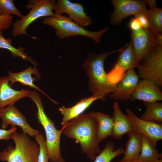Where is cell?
Listing matches in <instances>:
<instances>
[{
	"mask_svg": "<svg viewBox=\"0 0 162 162\" xmlns=\"http://www.w3.org/2000/svg\"><path fill=\"white\" fill-rule=\"evenodd\" d=\"M62 134L79 142L82 153L94 160L100 151L97 140L98 123L95 112L81 114L63 126Z\"/></svg>",
	"mask_w": 162,
	"mask_h": 162,
	"instance_id": "6da1fadb",
	"label": "cell"
},
{
	"mask_svg": "<svg viewBox=\"0 0 162 162\" xmlns=\"http://www.w3.org/2000/svg\"><path fill=\"white\" fill-rule=\"evenodd\" d=\"M117 50L100 54L90 53L82 64L89 78L88 88L93 95L100 97L101 100H105L106 95L114 92L117 85L110 83L108 81L104 69V63L110 55L122 52L127 46Z\"/></svg>",
	"mask_w": 162,
	"mask_h": 162,
	"instance_id": "7a4b0ae2",
	"label": "cell"
},
{
	"mask_svg": "<svg viewBox=\"0 0 162 162\" xmlns=\"http://www.w3.org/2000/svg\"><path fill=\"white\" fill-rule=\"evenodd\" d=\"M28 97L35 104L37 108V117L43 126L46 136V144L51 162H65L60 151V136L62 129L57 130L54 123L45 112L41 98L35 90L31 91Z\"/></svg>",
	"mask_w": 162,
	"mask_h": 162,
	"instance_id": "3957f363",
	"label": "cell"
},
{
	"mask_svg": "<svg viewBox=\"0 0 162 162\" xmlns=\"http://www.w3.org/2000/svg\"><path fill=\"white\" fill-rule=\"evenodd\" d=\"M10 139L15 142V147L7 146L0 152V160L7 162H38L40 151L38 144L23 132L16 131L12 133Z\"/></svg>",
	"mask_w": 162,
	"mask_h": 162,
	"instance_id": "277c9868",
	"label": "cell"
},
{
	"mask_svg": "<svg viewBox=\"0 0 162 162\" xmlns=\"http://www.w3.org/2000/svg\"><path fill=\"white\" fill-rule=\"evenodd\" d=\"M42 22L55 30L56 35L60 39L79 35L89 38L96 43L99 44L101 38L108 30L107 26L98 31L92 32L85 29L75 22L68 17L62 14L44 17Z\"/></svg>",
	"mask_w": 162,
	"mask_h": 162,
	"instance_id": "5b68a950",
	"label": "cell"
},
{
	"mask_svg": "<svg viewBox=\"0 0 162 162\" xmlns=\"http://www.w3.org/2000/svg\"><path fill=\"white\" fill-rule=\"evenodd\" d=\"M25 7L30 9L29 12L20 19H17L12 25V34L14 37L29 35L26 30L34 21L42 17L50 16L55 15L53 8L56 1L54 0H30Z\"/></svg>",
	"mask_w": 162,
	"mask_h": 162,
	"instance_id": "8992f818",
	"label": "cell"
},
{
	"mask_svg": "<svg viewBox=\"0 0 162 162\" xmlns=\"http://www.w3.org/2000/svg\"><path fill=\"white\" fill-rule=\"evenodd\" d=\"M138 68L139 77L149 80L158 88L162 87V47L156 46L142 61Z\"/></svg>",
	"mask_w": 162,
	"mask_h": 162,
	"instance_id": "52a82bcc",
	"label": "cell"
},
{
	"mask_svg": "<svg viewBox=\"0 0 162 162\" xmlns=\"http://www.w3.org/2000/svg\"><path fill=\"white\" fill-rule=\"evenodd\" d=\"M140 67L136 61L130 40L119 55L117 61L111 70L107 74V78L111 84L117 85L129 69Z\"/></svg>",
	"mask_w": 162,
	"mask_h": 162,
	"instance_id": "ba28073f",
	"label": "cell"
},
{
	"mask_svg": "<svg viewBox=\"0 0 162 162\" xmlns=\"http://www.w3.org/2000/svg\"><path fill=\"white\" fill-rule=\"evenodd\" d=\"M114 10L110 17L113 25L120 24L124 18L131 15L145 14L148 9L145 0H112Z\"/></svg>",
	"mask_w": 162,
	"mask_h": 162,
	"instance_id": "9c48e42d",
	"label": "cell"
},
{
	"mask_svg": "<svg viewBox=\"0 0 162 162\" xmlns=\"http://www.w3.org/2000/svg\"><path fill=\"white\" fill-rule=\"evenodd\" d=\"M131 36L135 58L140 64L156 47L154 34L150 29L142 28L137 31H131Z\"/></svg>",
	"mask_w": 162,
	"mask_h": 162,
	"instance_id": "30bf717a",
	"label": "cell"
},
{
	"mask_svg": "<svg viewBox=\"0 0 162 162\" xmlns=\"http://www.w3.org/2000/svg\"><path fill=\"white\" fill-rule=\"evenodd\" d=\"M53 10L55 14H67L70 19L82 27L92 23L91 18L85 12L83 6L80 3L68 0H58L54 5Z\"/></svg>",
	"mask_w": 162,
	"mask_h": 162,
	"instance_id": "8fae6325",
	"label": "cell"
},
{
	"mask_svg": "<svg viewBox=\"0 0 162 162\" xmlns=\"http://www.w3.org/2000/svg\"><path fill=\"white\" fill-rule=\"evenodd\" d=\"M0 118L2 120L1 129H5L9 125H17L21 128L23 132L32 137L39 132L29 125L26 117L14 104L0 109Z\"/></svg>",
	"mask_w": 162,
	"mask_h": 162,
	"instance_id": "7c38bea8",
	"label": "cell"
},
{
	"mask_svg": "<svg viewBox=\"0 0 162 162\" xmlns=\"http://www.w3.org/2000/svg\"><path fill=\"white\" fill-rule=\"evenodd\" d=\"M127 117L132 122L134 129L147 137L156 147L158 141L162 139V125L153 122L142 120L137 116L130 109H126Z\"/></svg>",
	"mask_w": 162,
	"mask_h": 162,
	"instance_id": "4fadbf2b",
	"label": "cell"
},
{
	"mask_svg": "<svg viewBox=\"0 0 162 162\" xmlns=\"http://www.w3.org/2000/svg\"><path fill=\"white\" fill-rule=\"evenodd\" d=\"M141 100L152 103L162 100V92L153 82L146 79L139 80L129 100Z\"/></svg>",
	"mask_w": 162,
	"mask_h": 162,
	"instance_id": "5bb4252c",
	"label": "cell"
},
{
	"mask_svg": "<svg viewBox=\"0 0 162 162\" xmlns=\"http://www.w3.org/2000/svg\"><path fill=\"white\" fill-rule=\"evenodd\" d=\"M139 78L134 68L128 70L117 84L116 89L112 93L110 98L121 101L129 100L130 95L137 86Z\"/></svg>",
	"mask_w": 162,
	"mask_h": 162,
	"instance_id": "9a60e30c",
	"label": "cell"
},
{
	"mask_svg": "<svg viewBox=\"0 0 162 162\" xmlns=\"http://www.w3.org/2000/svg\"><path fill=\"white\" fill-rule=\"evenodd\" d=\"M30 91L23 89L15 90L10 85L8 76L0 77V109L14 104L22 98L28 97Z\"/></svg>",
	"mask_w": 162,
	"mask_h": 162,
	"instance_id": "2e32d148",
	"label": "cell"
},
{
	"mask_svg": "<svg viewBox=\"0 0 162 162\" xmlns=\"http://www.w3.org/2000/svg\"><path fill=\"white\" fill-rule=\"evenodd\" d=\"M10 85L11 86L16 82H19L23 85L29 86L40 92L47 97L54 104L58 103L48 96L42 90L34 83V81L40 79V73L36 65L33 68L30 66L25 70L17 73H13L9 70L8 71Z\"/></svg>",
	"mask_w": 162,
	"mask_h": 162,
	"instance_id": "e0dca14e",
	"label": "cell"
},
{
	"mask_svg": "<svg viewBox=\"0 0 162 162\" xmlns=\"http://www.w3.org/2000/svg\"><path fill=\"white\" fill-rule=\"evenodd\" d=\"M113 110V124L111 136L117 140L121 139L124 135L128 134L134 129L132 122L122 112L117 102L114 103Z\"/></svg>",
	"mask_w": 162,
	"mask_h": 162,
	"instance_id": "ac0fdd59",
	"label": "cell"
},
{
	"mask_svg": "<svg viewBox=\"0 0 162 162\" xmlns=\"http://www.w3.org/2000/svg\"><path fill=\"white\" fill-rule=\"evenodd\" d=\"M98 99L101 100L100 97L93 95L90 97L82 99L71 107L67 108L63 106L60 108L59 110L63 116L62 125H64L81 114L94 101Z\"/></svg>",
	"mask_w": 162,
	"mask_h": 162,
	"instance_id": "d6986e66",
	"label": "cell"
},
{
	"mask_svg": "<svg viewBox=\"0 0 162 162\" xmlns=\"http://www.w3.org/2000/svg\"><path fill=\"white\" fill-rule=\"evenodd\" d=\"M128 138L122 161H128L138 158L142 145V134L135 130L128 134Z\"/></svg>",
	"mask_w": 162,
	"mask_h": 162,
	"instance_id": "ffe728a7",
	"label": "cell"
},
{
	"mask_svg": "<svg viewBox=\"0 0 162 162\" xmlns=\"http://www.w3.org/2000/svg\"><path fill=\"white\" fill-rule=\"evenodd\" d=\"M95 116L98 123L97 140L99 143L112 135L113 118L99 112H95Z\"/></svg>",
	"mask_w": 162,
	"mask_h": 162,
	"instance_id": "44dd1931",
	"label": "cell"
},
{
	"mask_svg": "<svg viewBox=\"0 0 162 162\" xmlns=\"http://www.w3.org/2000/svg\"><path fill=\"white\" fill-rule=\"evenodd\" d=\"M149 139L142 134V145L138 159L142 162H159L162 158V154H159Z\"/></svg>",
	"mask_w": 162,
	"mask_h": 162,
	"instance_id": "7402d4cb",
	"label": "cell"
},
{
	"mask_svg": "<svg viewBox=\"0 0 162 162\" xmlns=\"http://www.w3.org/2000/svg\"><path fill=\"white\" fill-rule=\"evenodd\" d=\"M2 31H0V49L8 50L13 57H20L22 59L27 60L34 65H38L37 63L32 59V57L28 56L24 52L25 49L22 46L15 47L12 45V40L10 38H5L3 36Z\"/></svg>",
	"mask_w": 162,
	"mask_h": 162,
	"instance_id": "603a6c76",
	"label": "cell"
},
{
	"mask_svg": "<svg viewBox=\"0 0 162 162\" xmlns=\"http://www.w3.org/2000/svg\"><path fill=\"white\" fill-rule=\"evenodd\" d=\"M146 111L140 118L146 121L159 123L162 122V103L144 102Z\"/></svg>",
	"mask_w": 162,
	"mask_h": 162,
	"instance_id": "cb8c5ba5",
	"label": "cell"
},
{
	"mask_svg": "<svg viewBox=\"0 0 162 162\" xmlns=\"http://www.w3.org/2000/svg\"><path fill=\"white\" fill-rule=\"evenodd\" d=\"M144 15L148 21L149 29L154 34H162V9L156 7L148 10Z\"/></svg>",
	"mask_w": 162,
	"mask_h": 162,
	"instance_id": "d4e9b609",
	"label": "cell"
},
{
	"mask_svg": "<svg viewBox=\"0 0 162 162\" xmlns=\"http://www.w3.org/2000/svg\"><path fill=\"white\" fill-rule=\"evenodd\" d=\"M115 146L112 142L108 141L104 149L96 156L94 162H110L119 155L124 154L125 149L122 147L115 150Z\"/></svg>",
	"mask_w": 162,
	"mask_h": 162,
	"instance_id": "484cf974",
	"label": "cell"
},
{
	"mask_svg": "<svg viewBox=\"0 0 162 162\" xmlns=\"http://www.w3.org/2000/svg\"><path fill=\"white\" fill-rule=\"evenodd\" d=\"M34 136L40 148L38 162H48L49 155L44 136L39 132L36 134Z\"/></svg>",
	"mask_w": 162,
	"mask_h": 162,
	"instance_id": "4316f807",
	"label": "cell"
},
{
	"mask_svg": "<svg viewBox=\"0 0 162 162\" xmlns=\"http://www.w3.org/2000/svg\"><path fill=\"white\" fill-rule=\"evenodd\" d=\"M0 10L3 14L10 15L13 14L20 18L24 16L15 7L12 0H0Z\"/></svg>",
	"mask_w": 162,
	"mask_h": 162,
	"instance_id": "83f0119b",
	"label": "cell"
},
{
	"mask_svg": "<svg viewBox=\"0 0 162 162\" xmlns=\"http://www.w3.org/2000/svg\"><path fill=\"white\" fill-rule=\"evenodd\" d=\"M13 16L2 14L0 16V31L6 30L11 25L13 21Z\"/></svg>",
	"mask_w": 162,
	"mask_h": 162,
	"instance_id": "f1b7e54d",
	"label": "cell"
},
{
	"mask_svg": "<svg viewBox=\"0 0 162 162\" xmlns=\"http://www.w3.org/2000/svg\"><path fill=\"white\" fill-rule=\"evenodd\" d=\"M11 126V128L8 130L0 129V140H9L10 139V135L17 130L15 126Z\"/></svg>",
	"mask_w": 162,
	"mask_h": 162,
	"instance_id": "f546056e",
	"label": "cell"
},
{
	"mask_svg": "<svg viewBox=\"0 0 162 162\" xmlns=\"http://www.w3.org/2000/svg\"><path fill=\"white\" fill-rule=\"evenodd\" d=\"M128 25L131 31H137L142 28L138 19L135 17L130 19Z\"/></svg>",
	"mask_w": 162,
	"mask_h": 162,
	"instance_id": "4dcf8cb0",
	"label": "cell"
},
{
	"mask_svg": "<svg viewBox=\"0 0 162 162\" xmlns=\"http://www.w3.org/2000/svg\"><path fill=\"white\" fill-rule=\"evenodd\" d=\"M134 17L138 18L142 28L149 29L148 21L146 16L143 14H139Z\"/></svg>",
	"mask_w": 162,
	"mask_h": 162,
	"instance_id": "1f68e13d",
	"label": "cell"
},
{
	"mask_svg": "<svg viewBox=\"0 0 162 162\" xmlns=\"http://www.w3.org/2000/svg\"><path fill=\"white\" fill-rule=\"evenodd\" d=\"M154 39L157 46L162 47V34H154Z\"/></svg>",
	"mask_w": 162,
	"mask_h": 162,
	"instance_id": "d6a6232c",
	"label": "cell"
},
{
	"mask_svg": "<svg viewBox=\"0 0 162 162\" xmlns=\"http://www.w3.org/2000/svg\"><path fill=\"white\" fill-rule=\"evenodd\" d=\"M148 3L150 7V9H151L156 7V2L155 0H145Z\"/></svg>",
	"mask_w": 162,
	"mask_h": 162,
	"instance_id": "836d02e7",
	"label": "cell"
},
{
	"mask_svg": "<svg viewBox=\"0 0 162 162\" xmlns=\"http://www.w3.org/2000/svg\"><path fill=\"white\" fill-rule=\"evenodd\" d=\"M118 162H142L140 160L138 159H137L136 160H130V161H122L121 160L120 161H119Z\"/></svg>",
	"mask_w": 162,
	"mask_h": 162,
	"instance_id": "e575fe53",
	"label": "cell"
},
{
	"mask_svg": "<svg viewBox=\"0 0 162 162\" xmlns=\"http://www.w3.org/2000/svg\"><path fill=\"white\" fill-rule=\"evenodd\" d=\"M3 14V13L2 11L0 10V16Z\"/></svg>",
	"mask_w": 162,
	"mask_h": 162,
	"instance_id": "d590c367",
	"label": "cell"
},
{
	"mask_svg": "<svg viewBox=\"0 0 162 162\" xmlns=\"http://www.w3.org/2000/svg\"><path fill=\"white\" fill-rule=\"evenodd\" d=\"M159 162H162V158L160 159Z\"/></svg>",
	"mask_w": 162,
	"mask_h": 162,
	"instance_id": "8d00e7d4",
	"label": "cell"
}]
</instances>
